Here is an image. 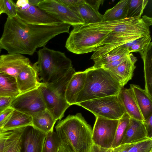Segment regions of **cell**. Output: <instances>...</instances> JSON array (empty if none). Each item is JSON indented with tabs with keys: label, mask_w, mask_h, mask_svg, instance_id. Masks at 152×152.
Segmentation results:
<instances>
[{
	"label": "cell",
	"mask_w": 152,
	"mask_h": 152,
	"mask_svg": "<svg viewBox=\"0 0 152 152\" xmlns=\"http://www.w3.org/2000/svg\"><path fill=\"white\" fill-rule=\"evenodd\" d=\"M70 26L32 25L26 23L17 16L7 17L0 38V48L9 54L32 55L37 49L45 46L51 39L69 32Z\"/></svg>",
	"instance_id": "1"
},
{
	"label": "cell",
	"mask_w": 152,
	"mask_h": 152,
	"mask_svg": "<svg viewBox=\"0 0 152 152\" xmlns=\"http://www.w3.org/2000/svg\"><path fill=\"white\" fill-rule=\"evenodd\" d=\"M56 132L61 144L71 152H89L93 143L92 129L80 113L60 121Z\"/></svg>",
	"instance_id": "2"
},
{
	"label": "cell",
	"mask_w": 152,
	"mask_h": 152,
	"mask_svg": "<svg viewBox=\"0 0 152 152\" xmlns=\"http://www.w3.org/2000/svg\"><path fill=\"white\" fill-rule=\"evenodd\" d=\"M85 71L86 73L85 83L79 94L76 104L86 101L117 95L123 88L108 70L92 66Z\"/></svg>",
	"instance_id": "3"
},
{
	"label": "cell",
	"mask_w": 152,
	"mask_h": 152,
	"mask_svg": "<svg viewBox=\"0 0 152 152\" xmlns=\"http://www.w3.org/2000/svg\"><path fill=\"white\" fill-rule=\"evenodd\" d=\"M36 62L40 82L55 83L63 77L72 68L71 60L64 53L50 49L45 46L37 52Z\"/></svg>",
	"instance_id": "4"
},
{
	"label": "cell",
	"mask_w": 152,
	"mask_h": 152,
	"mask_svg": "<svg viewBox=\"0 0 152 152\" xmlns=\"http://www.w3.org/2000/svg\"><path fill=\"white\" fill-rule=\"evenodd\" d=\"M76 72L73 67L62 78L50 84L41 83L39 87L47 110L56 120H61L66 110L70 106L66 99L68 83Z\"/></svg>",
	"instance_id": "5"
},
{
	"label": "cell",
	"mask_w": 152,
	"mask_h": 152,
	"mask_svg": "<svg viewBox=\"0 0 152 152\" xmlns=\"http://www.w3.org/2000/svg\"><path fill=\"white\" fill-rule=\"evenodd\" d=\"M111 32L98 30L87 24L75 26L65 46L69 51L77 54L94 52Z\"/></svg>",
	"instance_id": "6"
},
{
	"label": "cell",
	"mask_w": 152,
	"mask_h": 152,
	"mask_svg": "<svg viewBox=\"0 0 152 152\" xmlns=\"http://www.w3.org/2000/svg\"><path fill=\"white\" fill-rule=\"evenodd\" d=\"M76 104L91 112L96 117L119 120L125 113L117 95L86 101Z\"/></svg>",
	"instance_id": "7"
},
{
	"label": "cell",
	"mask_w": 152,
	"mask_h": 152,
	"mask_svg": "<svg viewBox=\"0 0 152 152\" xmlns=\"http://www.w3.org/2000/svg\"><path fill=\"white\" fill-rule=\"evenodd\" d=\"M88 24L99 30L144 36L150 35L149 27L142 18H126L115 21Z\"/></svg>",
	"instance_id": "8"
},
{
	"label": "cell",
	"mask_w": 152,
	"mask_h": 152,
	"mask_svg": "<svg viewBox=\"0 0 152 152\" xmlns=\"http://www.w3.org/2000/svg\"><path fill=\"white\" fill-rule=\"evenodd\" d=\"M15 5L17 16L30 24L53 25L63 23L42 10L37 6L30 4L28 0H18Z\"/></svg>",
	"instance_id": "9"
},
{
	"label": "cell",
	"mask_w": 152,
	"mask_h": 152,
	"mask_svg": "<svg viewBox=\"0 0 152 152\" xmlns=\"http://www.w3.org/2000/svg\"><path fill=\"white\" fill-rule=\"evenodd\" d=\"M37 6L64 23L73 26L84 24L82 18L76 11L64 5L58 0H41Z\"/></svg>",
	"instance_id": "10"
},
{
	"label": "cell",
	"mask_w": 152,
	"mask_h": 152,
	"mask_svg": "<svg viewBox=\"0 0 152 152\" xmlns=\"http://www.w3.org/2000/svg\"><path fill=\"white\" fill-rule=\"evenodd\" d=\"M10 107L31 116L47 109L39 87L19 94L12 99Z\"/></svg>",
	"instance_id": "11"
},
{
	"label": "cell",
	"mask_w": 152,
	"mask_h": 152,
	"mask_svg": "<svg viewBox=\"0 0 152 152\" xmlns=\"http://www.w3.org/2000/svg\"><path fill=\"white\" fill-rule=\"evenodd\" d=\"M119 120L96 117L92 129L93 144L106 148H111Z\"/></svg>",
	"instance_id": "12"
},
{
	"label": "cell",
	"mask_w": 152,
	"mask_h": 152,
	"mask_svg": "<svg viewBox=\"0 0 152 152\" xmlns=\"http://www.w3.org/2000/svg\"><path fill=\"white\" fill-rule=\"evenodd\" d=\"M145 36L111 32L93 52L91 59L94 60L100 58L115 48Z\"/></svg>",
	"instance_id": "13"
},
{
	"label": "cell",
	"mask_w": 152,
	"mask_h": 152,
	"mask_svg": "<svg viewBox=\"0 0 152 152\" xmlns=\"http://www.w3.org/2000/svg\"><path fill=\"white\" fill-rule=\"evenodd\" d=\"M46 134L29 126L23 128L20 152H42Z\"/></svg>",
	"instance_id": "14"
},
{
	"label": "cell",
	"mask_w": 152,
	"mask_h": 152,
	"mask_svg": "<svg viewBox=\"0 0 152 152\" xmlns=\"http://www.w3.org/2000/svg\"><path fill=\"white\" fill-rule=\"evenodd\" d=\"M30 64L29 59L22 54L8 53L0 55V72L15 78Z\"/></svg>",
	"instance_id": "15"
},
{
	"label": "cell",
	"mask_w": 152,
	"mask_h": 152,
	"mask_svg": "<svg viewBox=\"0 0 152 152\" xmlns=\"http://www.w3.org/2000/svg\"><path fill=\"white\" fill-rule=\"evenodd\" d=\"M16 79L20 94L39 87L41 83L39 80L36 62L33 64H30L23 70Z\"/></svg>",
	"instance_id": "16"
},
{
	"label": "cell",
	"mask_w": 152,
	"mask_h": 152,
	"mask_svg": "<svg viewBox=\"0 0 152 152\" xmlns=\"http://www.w3.org/2000/svg\"><path fill=\"white\" fill-rule=\"evenodd\" d=\"M117 96L125 113L130 118L142 121L144 120L133 92L130 88H122Z\"/></svg>",
	"instance_id": "17"
},
{
	"label": "cell",
	"mask_w": 152,
	"mask_h": 152,
	"mask_svg": "<svg viewBox=\"0 0 152 152\" xmlns=\"http://www.w3.org/2000/svg\"><path fill=\"white\" fill-rule=\"evenodd\" d=\"M137 60V58L132 53H129L128 57L117 67L108 70L122 88L132 79L136 68L134 64Z\"/></svg>",
	"instance_id": "18"
},
{
	"label": "cell",
	"mask_w": 152,
	"mask_h": 152,
	"mask_svg": "<svg viewBox=\"0 0 152 152\" xmlns=\"http://www.w3.org/2000/svg\"><path fill=\"white\" fill-rule=\"evenodd\" d=\"M86 77L85 71L76 72L69 80L66 88L65 97L70 106L76 104L79 94L84 86Z\"/></svg>",
	"instance_id": "19"
},
{
	"label": "cell",
	"mask_w": 152,
	"mask_h": 152,
	"mask_svg": "<svg viewBox=\"0 0 152 152\" xmlns=\"http://www.w3.org/2000/svg\"><path fill=\"white\" fill-rule=\"evenodd\" d=\"M148 139L142 121L130 118L121 145L135 143Z\"/></svg>",
	"instance_id": "20"
},
{
	"label": "cell",
	"mask_w": 152,
	"mask_h": 152,
	"mask_svg": "<svg viewBox=\"0 0 152 152\" xmlns=\"http://www.w3.org/2000/svg\"><path fill=\"white\" fill-rule=\"evenodd\" d=\"M136 99L144 120L152 115V97L139 86L131 84L130 87Z\"/></svg>",
	"instance_id": "21"
},
{
	"label": "cell",
	"mask_w": 152,
	"mask_h": 152,
	"mask_svg": "<svg viewBox=\"0 0 152 152\" xmlns=\"http://www.w3.org/2000/svg\"><path fill=\"white\" fill-rule=\"evenodd\" d=\"M31 116L32 126L35 128L46 134L54 130L57 121L47 110L35 113Z\"/></svg>",
	"instance_id": "22"
},
{
	"label": "cell",
	"mask_w": 152,
	"mask_h": 152,
	"mask_svg": "<svg viewBox=\"0 0 152 152\" xmlns=\"http://www.w3.org/2000/svg\"><path fill=\"white\" fill-rule=\"evenodd\" d=\"M152 42L143 50L140 52L144 63L145 89L152 97Z\"/></svg>",
	"instance_id": "23"
},
{
	"label": "cell",
	"mask_w": 152,
	"mask_h": 152,
	"mask_svg": "<svg viewBox=\"0 0 152 152\" xmlns=\"http://www.w3.org/2000/svg\"><path fill=\"white\" fill-rule=\"evenodd\" d=\"M20 94L16 78L0 72V96L14 99Z\"/></svg>",
	"instance_id": "24"
},
{
	"label": "cell",
	"mask_w": 152,
	"mask_h": 152,
	"mask_svg": "<svg viewBox=\"0 0 152 152\" xmlns=\"http://www.w3.org/2000/svg\"><path fill=\"white\" fill-rule=\"evenodd\" d=\"M81 16L85 24H94L102 21L103 15L94 9L86 1L75 8Z\"/></svg>",
	"instance_id": "25"
},
{
	"label": "cell",
	"mask_w": 152,
	"mask_h": 152,
	"mask_svg": "<svg viewBox=\"0 0 152 152\" xmlns=\"http://www.w3.org/2000/svg\"><path fill=\"white\" fill-rule=\"evenodd\" d=\"M32 125L31 116L14 109L10 118L2 129L14 130Z\"/></svg>",
	"instance_id": "26"
},
{
	"label": "cell",
	"mask_w": 152,
	"mask_h": 152,
	"mask_svg": "<svg viewBox=\"0 0 152 152\" xmlns=\"http://www.w3.org/2000/svg\"><path fill=\"white\" fill-rule=\"evenodd\" d=\"M129 53L128 49L123 45L115 48L101 57L94 60V63L92 66L94 68H101Z\"/></svg>",
	"instance_id": "27"
},
{
	"label": "cell",
	"mask_w": 152,
	"mask_h": 152,
	"mask_svg": "<svg viewBox=\"0 0 152 152\" xmlns=\"http://www.w3.org/2000/svg\"><path fill=\"white\" fill-rule=\"evenodd\" d=\"M129 0L120 1L113 8L107 10L103 15L102 22L113 21L126 18Z\"/></svg>",
	"instance_id": "28"
},
{
	"label": "cell",
	"mask_w": 152,
	"mask_h": 152,
	"mask_svg": "<svg viewBox=\"0 0 152 152\" xmlns=\"http://www.w3.org/2000/svg\"><path fill=\"white\" fill-rule=\"evenodd\" d=\"M23 128L14 130L7 139L2 152H20Z\"/></svg>",
	"instance_id": "29"
},
{
	"label": "cell",
	"mask_w": 152,
	"mask_h": 152,
	"mask_svg": "<svg viewBox=\"0 0 152 152\" xmlns=\"http://www.w3.org/2000/svg\"><path fill=\"white\" fill-rule=\"evenodd\" d=\"M130 119L129 116L125 113L119 119L111 148L113 149L121 145Z\"/></svg>",
	"instance_id": "30"
},
{
	"label": "cell",
	"mask_w": 152,
	"mask_h": 152,
	"mask_svg": "<svg viewBox=\"0 0 152 152\" xmlns=\"http://www.w3.org/2000/svg\"><path fill=\"white\" fill-rule=\"evenodd\" d=\"M148 0H129L126 18H140Z\"/></svg>",
	"instance_id": "31"
},
{
	"label": "cell",
	"mask_w": 152,
	"mask_h": 152,
	"mask_svg": "<svg viewBox=\"0 0 152 152\" xmlns=\"http://www.w3.org/2000/svg\"><path fill=\"white\" fill-rule=\"evenodd\" d=\"M61 143L56 132L54 130L46 134L42 152H58Z\"/></svg>",
	"instance_id": "32"
},
{
	"label": "cell",
	"mask_w": 152,
	"mask_h": 152,
	"mask_svg": "<svg viewBox=\"0 0 152 152\" xmlns=\"http://www.w3.org/2000/svg\"><path fill=\"white\" fill-rule=\"evenodd\" d=\"M152 151V139H149L134 143L128 152H151Z\"/></svg>",
	"instance_id": "33"
},
{
	"label": "cell",
	"mask_w": 152,
	"mask_h": 152,
	"mask_svg": "<svg viewBox=\"0 0 152 152\" xmlns=\"http://www.w3.org/2000/svg\"><path fill=\"white\" fill-rule=\"evenodd\" d=\"M151 39L150 34L142 37L137 43L128 48L129 53L135 52L140 53L142 51L150 44Z\"/></svg>",
	"instance_id": "34"
},
{
	"label": "cell",
	"mask_w": 152,
	"mask_h": 152,
	"mask_svg": "<svg viewBox=\"0 0 152 152\" xmlns=\"http://www.w3.org/2000/svg\"><path fill=\"white\" fill-rule=\"evenodd\" d=\"M3 13H6L8 17L12 18L17 16L16 7L12 0H3Z\"/></svg>",
	"instance_id": "35"
},
{
	"label": "cell",
	"mask_w": 152,
	"mask_h": 152,
	"mask_svg": "<svg viewBox=\"0 0 152 152\" xmlns=\"http://www.w3.org/2000/svg\"><path fill=\"white\" fill-rule=\"evenodd\" d=\"M14 109L10 107L0 113V129H2L10 118Z\"/></svg>",
	"instance_id": "36"
},
{
	"label": "cell",
	"mask_w": 152,
	"mask_h": 152,
	"mask_svg": "<svg viewBox=\"0 0 152 152\" xmlns=\"http://www.w3.org/2000/svg\"><path fill=\"white\" fill-rule=\"evenodd\" d=\"M61 3L73 10L85 2V0H58Z\"/></svg>",
	"instance_id": "37"
},
{
	"label": "cell",
	"mask_w": 152,
	"mask_h": 152,
	"mask_svg": "<svg viewBox=\"0 0 152 152\" xmlns=\"http://www.w3.org/2000/svg\"><path fill=\"white\" fill-rule=\"evenodd\" d=\"M14 130H6L0 129V152H2L5 142Z\"/></svg>",
	"instance_id": "38"
},
{
	"label": "cell",
	"mask_w": 152,
	"mask_h": 152,
	"mask_svg": "<svg viewBox=\"0 0 152 152\" xmlns=\"http://www.w3.org/2000/svg\"><path fill=\"white\" fill-rule=\"evenodd\" d=\"M142 122L145 128L147 137L152 139V115L146 120H143Z\"/></svg>",
	"instance_id": "39"
},
{
	"label": "cell",
	"mask_w": 152,
	"mask_h": 152,
	"mask_svg": "<svg viewBox=\"0 0 152 152\" xmlns=\"http://www.w3.org/2000/svg\"><path fill=\"white\" fill-rule=\"evenodd\" d=\"M12 99L0 96V113L10 107Z\"/></svg>",
	"instance_id": "40"
},
{
	"label": "cell",
	"mask_w": 152,
	"mask_h": 152,
	"mask_svg": "<svg viewBox=\"0 0 152 152\" xmlns=\"http://www.w3.org/2000/svg\"><path fill=\"white\" fill-rule=\"evenodd\" d=\"M129 54L125 57L121 58L109 64L104 65L101 68H102L108 70L114 69L117 67L124 61L128 57Z\"/></svg>",
	"instance_id": "41"
},
{
	"label": "cell",
	"mask_w": 152,
	"mask_h": 152,
	"mask_svg": "<svg viewBox=\"0 0 152 152\" xmlns=\"http://www.w3.org/2000/svg\"><path fill=\"white\" fill-rule=\"evenodd\" d=\"M134 143L121 144L113 149V152H128Z\"/></svg>",
	"instance_id": "42"
},
{
	"label": "cell",
	"mask_w": 152,
	"mask_h": 152,
	"mask_svg": "<svg viewBox=\"0 0 152 152\" xmlns=\"http://www.w3.org/2000/svg\"><path fill=\"white\" fill-rule=\"evenodd\" d=\"M89 152H113V150L112 148H103L93 144Z\"/></svg>",
	"instance_id": "43"
},
{
	"label": "cell",
	"mask_w": 152,
	"mask_h": 152,
	"mask_svg": "<svg viewBox=\"0 0 152 152\" xmlns=\"http://www.w3.org/2000/svg\"><path fill=\"white\" fill-rule=\"evenodd\" d=\"M86 1L92 7L98 11L100 5L102 4L104 1L102 0H92L90 1L91 2H89Z\"/></svg>",
	"instance_id": "44"
},
{
	"label": "cell",
	"mask_w": 152,
	"mask_h": 152,
	"mask_svg": "<svg viewBox=\"0 0 152 152\" xmlns=\"http://www.w3.org/2000/svg\"><path fill=\"white\" fill-rule=\"evenodd\" d=\"M144 22L148 26L152 25V20L151 18L148 17L145 15L143 16L142 18Z\"/></svg>",
	"instance_id": "45"
},
{
	"label": "cell",
	"mask_w": 152,
	"mask_h": 152,
	"mask_svg": "<svg viewBox=\"0 0 152 152\" xmlns=\"http://www.w3.org/2000/svg\"><path fill=\"white\" fill-rule=\"evenodd\" d=\"M41 0H28L29 3L31 4L37 6V4Z\"/></svg>",
	"instance_id": "46"
},
{
	"label": "cell",
	"mask_w": 152,
	"mask_h": 152,
	"mask_svg": "<svg viewBox=\"0 0 152 152\" xmlns=\"http://www.w3.org/2000/svg\"><path fill=\"white\" fill-rule=\"evenodd\" d=\"M58 152H71L65 146L61 144Z\"/></svg>",
	"instance_id": "47"
},
{
	"label": "cell",
	"mask_w": 152,
	"mask_h": 152,
	"mask_svg": "<svg viewBox=\"0 0 152 152\" xmlns=\"http://www.w3.org/2000/svg\"><path fill=\"white\" fill-rule=\"evenodd\" d=\"M3 13V0H0V15Z\"/></svg>",
	"instance_id": "48"
},
{
	"label": "cell",
	"mask_w": 152,
	"mask_h": 152,
	"mask_svg": "<svg viewBox=\"0 0 152 152\" xmlns=\"http://www.w3.org/2000/svg\"><path fill=\"white\" fill-rule=\"evenodd\" d=\"M1 49L0 48V53H1Z\"/></svg>",
	"instance_id": "49"
},
{
	"label": "cell",
	"mask_w": 152,
	"mask_h": 152,
	"mask_svg": "<svg viewBox=\"0 0 152 152\" xmlns=\"http://www.w3.org/2000/svg\"><path fill=\"white\" fill-rule=\"evenodd\" d=\"M151 152H152V151Z\"/></svg>",
	"instance_id": "50"
}]
</instances>
